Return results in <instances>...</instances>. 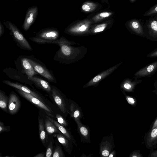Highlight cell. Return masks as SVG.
Wrapping results in <instances>:
<instances>
[{"instance_id": "cell-1", "label": "cell", "mask_w": 157, "mask_h": 157, "mask_svg": "<svg viewBox=\"0 0 157 157\" xmlns=\"http://www.w3.org/2000/svg\"><path fill=\"white\" fill-rule=\"evenodd\" d=\"M51 44H56L59 47L53 57L55 61L62 64H67L73 62L76 57V48L71 46L72 42L62 36L52 42Z\"/></svg>"}, {"instance_id": "cell-2", "label": "cell", "mask_w": 157, "mask_h": 157, "mask_svg": "<svg viewBox=\"0 0 157 157\" xmlns=\"http://www.w3.org/2000/svg\"><path fill=\"white\" fill-rule=\"evenodd\" d=\"M52 90L48 94L53 104L66 118L69 111V99L56 86L51 85Z\"/></svg>"}, {"instance_id": "cell-3", "label": "cell", "mask_w": 157, "mask_h": 157, "mask_svg": "<svg viewBox=\"0 0 157 157\" xmlns=\"http://www.w3.org/2000/svg\"><path fill=\"white\" fill-rule=\"evenodd\" d=\"M59 35L57 29L48 27L40 30L36 33L35 36L29 39L31 41L39 44H51L52 42L59 38Z\"/></svg>"}, {"instance_id": "cell-4", "label": "cell", "mask_w": 157, "mask_h": 157, "mask_svg": "<svg viewBox=\"0 0 157 157\" xmlns=\"http://www.w3.org/2000/svg\"><path fill=\"white\" fill-rule=\"evenodd\" d=\"M15 89L21 96L33 105L38 109L40 111L48 116L55 119L56 113H60L57 109L32 95L25 93L18 89Z\"/></svg>"}, {"instance_id": "cell-5", "label": "cell", "mask_w": 157, "mask_h": 157, "mask_svg": "<svg viewBox=\"0 0 157 157\" xmlns=\"http://www.w3.org/2000/svg\"><path fill=\"white\" fill-rule=\"evenodd\" d=\"M7 28L10 34L13 39L17 45L20 49L32 51L33 49L30 44L18 28L13 23L9 21L3 22Z\"/></svg>"}, {"instance_id": "cell-6", "label": "cell", "mask_w": 157, "mask_h": 157, "mask_svg": "<svg viewBox=\"0 0 157 157\" xmlns=\"http://www.w3.org/2000/svg\"><path fill=\"white\" fill-rule=\"evenodd\" d=\"M94 23L90 18L77 20L67 27L64 32L71 35H80L90 33L91 28Z\"/></svg>"}, {"instance_id": "cell-7", "label": "cell", "mask_w": 157, "mask_h": 157, "mask_svg": "<svg viewBox=\"0 0 157 157\" xmlns=\"http://www.w3.org/2000/svg\"><path fill=\"white\" fill-rule=\"evenodd\" d=\"M27 56L29 61L37 73L48 82L57 83V80L52 71L48 69L44 63L33 56Z\"/></svg>"}, {"instance_id": "cell-8", "label": "cell", "mask_w": 157, "mask_h": 157, "mask_svg": "<svg viewBox=\"0 0 157 157\" xmlns=\"http://www.w3.org/2000/svg\"><path fill=\"white\" fill-rule=\"evenodd\" d=\"M2 82L14 89L20 90L25 93L30 94L34 97L40 99L43 102L47 104L54 108L59 110L47 99L41 93L38 91L34 88H31L25 85L19 83L17 82H12L8 80H4Z\"/></svg>"}, {"instance_id": "cell-9", "label": "cell", "mask_w": 157, "mask_h": 157, "mask_svg": "<svg viewBox=\"0 0 157 157\" xmlns=\"http://www.w3.org/2000/svg\"><path fill=\"white\" fill-rule=\"evenodd\" d=\"M17 70L21 73L31 77L39 74L34 70L29 61L27 56L21 55L14 61Z\"/></svg>"}, {"instance_id": "cell-10", "label": "cell", "mask_w": 157, "mask_h": 157, "mask_svg": "<svg viewBox=\"0 0 157 157\" xmlns=\"http://www.w3.org/2000/svg\"><path fill=\"white\" fill-rule=\"evenodd\" d=\"M115 147L112 133L104 136L99 144V154L101 157H108Z\"/></svg>"}, {"instance_id": "cell-11", "label": "cell", "mask_w": 157, "mask_h": 157, "mask_svg": "<svg viewBox=\"0 0 157 157\" xmlns=\"http://www.w3.org/2000/svg\"><path fill=\"white\" fill-rule=\"evenodd\" d=\"M3 71L10 79L28 85L34 88L33 86V82L29 79L28 77L17 70L12 67H9L4 69Z\"/></svg>"}, {"instance_id": "cell-12", "label": "cell", "mask_w": 157, "mask_h": 157, "mask_svg": "<svg viewBox=\"0 0 157 157\" xmlns=\"http://www.w3.org/2000/svg\"><path fill=\"white\" fill-rule=\"evenodd\" d=\"M145 37L152 41H157V20L151 17L144 25Z\"/></svg>"}, {"instance_id": "cell-13", "label": "cell", "mask_w": 157, "mask_h": 157, "mask_svg": "<svg viewBox=\"0 0 157 157\" xmlns=\"http://www.w3.org/2000/svg\"><path fill=\"white\" fill-rule=\"evenodd\" d=\"M125 25L128 30L132 33L145 37L144 25L139 20L136 18L129 20L126 22Z\"/></svg>"}, {"instance_id": "cell-14", "label": "cell", "mask_w": 157, "mask_h": 157, "mask_svg": "<svg viewBox=\"0 0 157 157\" xmlns=\"http://www.w3.org/2000/svg\"><path fill=\"white\" fill-rule=\"evenodd\" d=\"M8 113L11 115L17 114L21 107V102L19 96L13 91H11L9 96Z\"/></svg>"}, {"instance_id": "cell-15", "label": "cell", "mask_w": 157, "mask_h": 157, "mask_svg": "<svg viewBox=\"0 0 157 157\" xmlns=\"http://www.w3.org/2000/svg\"><path fill=\"white\" fill-rule=\"evenodd\" d=\"M38 8L37 7L33 6L28 8L26 11V16L22 25L23 29L27 31L34 23L37 16Z\"/></svg>"}, {"instance_id": "cell-16", "label": "cell", "mask_w": 157, "mask_h": 157, "mask_svg": "<svg viewBox=\"0 0 157 157\" xmlns=\"http://www.w3.org/2000/svg\"><path fill=\"white\" fill-rule=\"evenodd\" d=\"M144 142L146 147L150 150H154L157 147V126L153 129L149 130L144 134Z\"/></svg>"}, {"instance_id": "cell-17", "label": "cell", "mask_w": 157, "mask_h": 157, "mask_svg": "<svg viewBox=\"0 0 157 157\" xmlns=\"http://www.w3.org/2000/svg\"><path fill=\"white\" fill-rule=\"evenodd\" d=\"M157 70V61L151 63L136 71L134 75L138 78L145 77H150Z\"/></svg>"}, {"instance_id": "cell-18", "label": "cell", "mask_w": 157, "mask_h": 157, "mask_svg": "<svg viewBox=\"0 0 157 157\" xmlns=\"http://www.w3.org/2000/svg\"><path fill=\"white\" fill-rule=\"evenodd\" d=\"M114 12L109 10L91 13L87 17L90 19L94 24L112 18Z\"/></svg>"}, {"instance_id": "cell-19", "label": "cell", "mask_w": 157, "mask_h": 157, "mask_svg": "<svg viewBox=\"0 0 157 157\" xmlns=\"http://www.w3.org/2000/svg\"><path fill=\"white\" fill-rule=\"evenodd\" d=\"M38 121L39 137L41 142L46 148L48 143L49 135L45 130L43 117L40 111L38 116Z\"/></svg>"}, {"instance_id": "cell-20", "label": "cell", "mask_w": 157, "mask_h": 157, "mask_svg": "<svg viewBox=\"0 0 157 157\" xmlns=\"http://www.w3.org/2000/svg\"><path fill=\"white\" fill-rule=\"evenodd\" d=\"M75 122L77 124V131L80 137L81 142L84 143H90V131L89 127L82 124L81 120Z\"/></svg>"}, {"instance_id": "cell-21", "label": "cell", "mask_w": 157, "mask_h": 157, "mask_svg": "<svg viewBox=\"0 0 157 157\" xmlns=\"http://www.w3.org/2000/svg\"><path fill=\"white\" fill-rule=\"evenodd\" d=\"M36 75L28 77V78L37 88L45 91L47 94L50 92L52 90L51 85L42 78Z\"/></svg>"}, {"instance_id": "cell-22", "label": "cell", "mask_w": 157, "mask_h": 157, "mask_svg": "<svg viewBox=\"0 0 157 157\" xmlns=\"http://www.w3.org/2000/svg\"><path fill=\"white\" fill-rule=\"evenodd\" d=\"M69 111L68 114L76 122L81 120L83 117V113L81 108L75 101L69 99Z\"/></svg>"}, {"instance_id": "cell-23", "label": "cell", "mask_w": 157, "mask_h": 157, "mask_svg": "<svg viewBox=\"0 0 157 157\" xmlns=\"http://www.w3.org/2000/svg\"><path fill=\"white\" fill-rule=\"evenodd\" d=\"M114 22V19L112 18L100 23L93 24L90 29V33L94 34L103 32L111 27Z\"/></svg>"}, {"instance_id": "cell-24", "label": "cell", "mask_w": 157, "mask_h": 157, "mask_svg": "<svg viewBox=\"0 0 157 157\" xmlns=\"http://www.w3.org/2000/svg\"><path fill=\"white\" fill-rule=\"evenodd\" d=\"M121 63L114 66L111 68L104 71L99 75L94 77L88 82L85 85L83 88L91 86H95L102 79L109 75L119 66Z\"/></svg>"}, {"instance_id": "cell-25", "label": "cell", "mask_w": 157, "mask_h": 157, "mask_svg": "<svg viewBox=\"0 0 157 157\" xmlns=\"http://www.w3.org/2000/svg\"><path fill=\"white\" fill-rule=\"evenodd\" d=\"M45 114V116L55 125L60 132L65 136L69 140L71 141L73 143L74 145L76 147L78 146L76 141L70 130L66 128L65 126H63L59 123L54 118L48 116Z\"/></svg>"}, {"instance_id": "cell-26", "label": "cell", "mask_w": 157, "mask_h": 157, "mask_svg": "<svg viewBox=\"0 0 157 157\" xmlns=\"http://www.w3.org/2000/svg\"><path fill=\"white\" fill-rule=\"evenodd\" d=\"M102 8L101 4L94 2L87 1L84 2L81 6V10L84 13H93Z\"/></svg>"}, {"instance_id": "cell-27", "label": "cell", "mask_w": 157, "mask_h": 157, "mask_svg": "<svg viewBox=\"0 0 157 157\" xmlns=\"http://www.w3.org/2000/svg\"><path fill=\"white\" fill-rule=\"evenodd\" d=\"M63 146L65 151L68 154L71 155L73 148V143L67 139L62 133L53 134Z\"/></svg>"}, {"instance_id": "cell-28", "label": "cell", "mask_w": 157, "mask_h": 157, "mask_svg": "<svg viewBox=\"0 0 157 157\" xmlns=\"http://www.w3.org/2000/svg\"><path fill=\"white\" fill-rule=\"evenodd\" d=\"M41 112L44 118L45 130L48 135L61 133L55 125L45 116V114Z\"/></svg>"}, {"instance_id": "cell-29", "label": "cell", "mask_w": 157, "mask_h": 157, "mask_svg": "<svg viewBox=\"0 0 157 157\" xmlns=\"http://www.w3.org/2000/svg\"><path fill=\"white\" fill-rule=\"evenodd\" d=\"M135 78V79L134 80H128L126 81L123 84L122 88L126 91L132 92L135 86L142 81V80H138V78L136 77Z\"/></svg>"}, {"instance_id": "cell-30", "label": "cell", "mask_w": 157, "mask_h": 157, "mask_svg": "<svg viewBox=\"0 0 157 157\" xmlns=\"http://www.w3.org/2000/svg\"><path fill=\"white\" fill-rule=\"evenodd\" d=\"M9 97L5 93L0 90V108L4 112L8 113V106Z\"/></svg>"}, {"instance_id": "cell-31", "label": "cell", "mask_w": 157, "mask_h": 157, "mask_svg": "<svg viewBox=\"0 0 157 157\" xmlns=\"http://www.w3.org/2000/svg\"><path fill=\"white\" fill-rule=\"evenodd\" d=\"M54 137L53 135H49L48 143L46 148V157H52L55 144Z\"/></svg>"}, {"instance_id": "cell-32", "label": "cell", "mask_w": 157, "mask_h": 157, "mask_svg": "<svg viewBox=\"0 0 157 157\" xmlns=\"http://www.w3.org/2000/svg\"><path fill=\"white\" fill-rule=\"evenodd\" d=\"M61 145L57 139L55 140V147L52 157H65Z\"/></svg>"}, {"instance_id": "cell-33", "label": "cell", "mask_w": 157, "mask_h": 157, "mask_svg": "<svg viewBox=\"0 0 157 157\" xmlns=\"http://www.w3.org/2000/svg\"><path fill=\"white\" fill-rule=\"evenodd\" d=\"M64 117L59 113H56L55 114V120L63 126L65 127L68 126V123Z\"/></svg>"}, {"instance_id": "cell-34", "label": "cell", "mask_w": 157, "mask_h": 157, "mask_svg": "<svg viewBox=\"0 0 157 157\" xmlns=\"http://www.w3.org/2000/svg\"><path fill=\"white\" fill-rule=\"evenodd\" d=\"M157 13V3L155 4L147 10L146 11L143 15L145 17L152 16Z\"/></svg>"}, {"instance_id": "cell-35", "label": "cell", "mask_w": 157, "mask_h": 157, "mask_svg": "<svg viewBox=\"0 0 157 157\" xmlns=\"http://www.w3.org/2000/svg\"><path fill=\"white\" fill-rule=\"evenodd\" d=\"M10 131V126H6L5 125L3 122L0 121V133L4 132H8Z\"/></svg>"}, {"instance_id": "cell-36", "label": "cell", "mask_w": 157, "mask_h": 157, "mask_svg": "<svg viewBox=\"0 0 157 157\" xmlns=\"http://www.w3.org/2000/svg\"><path fill=\"white\" fill-rule=\"evenodd\" d=\"M126 99L128 102L130 104L133 105L134 104L135 101L133 98L126 95L123 92Z\"/></svg>"}, {"instance_id": "cell-37", "label": "cell", "mask_w": 157, "mask_h": 157, "mask_svg": "<svg viewBox=\"0 0 157 157\" xmlns=\"http://www.w3.org/2000/svg\"><path fill=\"white\" fill-rule=\"evenodd\" d=\"M147 57L150 58L157 57V48L149 53L147 55Z\"/></svg>"}, {"instance_id": "cell-38", "label": "cell", "mask_w": 157, "mask_h": 157, "mask_svg": "<svg viewBox=\"0 0 157 157\" xmlns=\"http://www.w3.org/2000/svg\"><path fill=\"white\" fill-rule=\"evenodd\" d=\"M138 151H134L132 152L130 154L129 157H142L141 154L139 152H138Z\"/></svg>"}, {"instance_id": "cell-39", "label": "cell", "mask_w": 157, "mask_h": 157, "mask_svg": "<svg viewBox=\"0 0 157 157\" xmlns=\"http://www.w3.org/2000/svg\"><path fill=\"white\" fill-rule=\"evenodd\" d=\"M148 157H157V150H150Z\"/></svg>"}, {"instance_id": "cell-40", "label": "cell", "mask_w": 157, "mask_h": 157, "mask_svg": "<svg viewBox=\"0 0 157 157\" xmlns=\"http://www.w3.org/2000/svg\"><path fill=\"white\" fill-rule=\"evenodd\" d=\"M5 32L3 25L0 22V37H1L4 34Z\"/></svg>"}, {"instance_id": "cell-41", "label": "cell", "mask_w": 157, "mask_h": 157, "mask_svg": "<svg viewBox=\"0 0 157 157\" xmlns=\"http://www.w3.org/2000/svg\"><path fill=\"white\" fill-rule=\"evenodd\" d=\"M157 126V118L151 125L149 130H151Z\"/></svg>"}, {"instance_id": "cell-42", "label": "cell", "mask_w": 157, "mask_h": 157, "mask_svg": "<svg viewBox=\"0 0 157 157\" xmlns=\"http://www.w3.org/2000/svg\"><path fill=\"white\" fill-rule=\"evenodd\" d=\"M45 155L46 152H42L36 155L34 157H44Z\"/></svg>"}, {"instance_id": "cell-43", "label": "cell", "mask_w": 157, "mask_h": 157, "mask_svg": "<svg viewBox=\"0 0 157 157\" xmlns=\"http://www.w3.org/2000/svg\"><path fill=\"white\" fill-rule=\"evenodd\" d=\"M116 151L115 150H113L109 154L108 157H115L116 156Z\"/></svg>"}, {"instance_id": "cell-44", "label": "cell", "mask_w": 157, "mask_h": 157, "mask_svg": "<svg viewBox=\"0 0 157 157\" xmlns=\"http://www.w3.org/2000/svg\"><path fill=\"white\" fill-rule=\"evenodd\" d=\"M101 1L102 3H105L108 4V5H109V3L108 1V0H100Z\"/></svg>"}, {"instance_id": "cell-45", "label": "cell", "mask_w": 157, "mask_h": 157, "mask_svg": "<svg viewBox=\"0 0 157 157\" xmlns=\"http://www.w3.org/2000/svg\"><path fill=\"white\" fill-rule=\"evenodd\" d=\"M130 2L131 3H133L136 1V0H129Z\"/></svg>"}, {"instance_id": "cell-46", "label": "cell", "mask_w": 157, "mask_h": 157, "mask_svg": "<svg viewBox=\"0 0 157 157\" xmlns=\"http://www.w3.org/2000/svg\"><path fill=\"white\" fill-rule=\"evenodd\" d=\"M155 20H157V15L154 17Z\"/></svg>"}, {"instance_id": "cell-47", "label": "cell", "mask_w": 157, "mask_h": 157, "mask_svg": "<svg viewBox=\"0 0 157 157\" xmlns=\"http://www.w3.org/2000/svg\"></svg>"}]
</instances>
